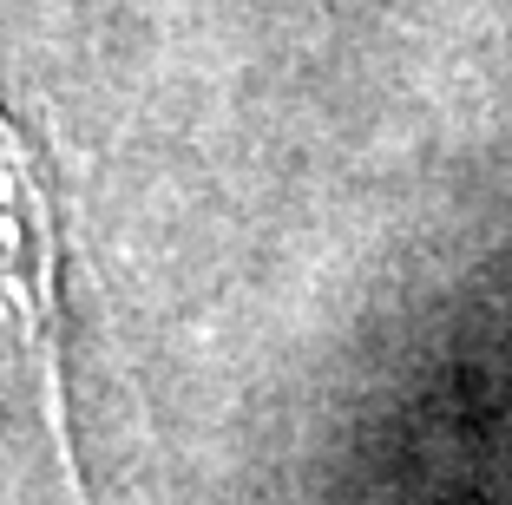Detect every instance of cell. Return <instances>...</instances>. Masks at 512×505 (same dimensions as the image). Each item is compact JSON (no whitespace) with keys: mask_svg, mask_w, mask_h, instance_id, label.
Returning a JSON list of instances; mask_svg holds the SVG:
<instances>
[{"mask_svg":"<svg viewBox=\"0 0 512 505\" xmlns=\"http://www.w3.org/2000/svg\"><path fill=\"white\" fill-rule=\"evenodd\" d=\"M0 374L27 394L46 453L60 466V486L79 499L60 348V210H53L40 145L7 105H0Z\"/></svg>","mask_w":512,"mask_h":505,"instance_id":"cell-1","label":"cell"}]
</instances>
